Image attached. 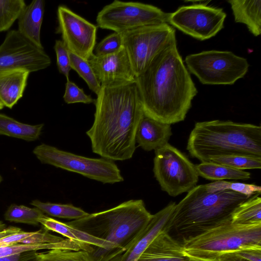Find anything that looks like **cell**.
Returning <instances> with one entry per match:
<instances>
[{
    "mask_svg": "<svg viewBox=\"0 0 261 261\" xmlns=\"http://www.w3.org/2000/svg\"><path fill=\"white\" fill-rule=\"evenodd\" d=\"M136 83L144 115L170 125L185 120L197 93L176 41L153 58Z\"/></svg>",
    "mask_w": 261,
    "mask_h": 261,
    "instance_id": "cell-1",
    "label": "cell"
},
{
    "mask_svg": "<svg viewBox=\"0 0 261 261\" xmlns=\"http://www.w3.org/2000/svg\"><path fill=\"white\" fill-rule=\"evenodd\" d=\"M94 104V121L86 132L92 151L113 161L132 158L137 129L144 115L136 81L101 86Z\"/></svg>",
    "mask_w": 261,
    "mask_h": 261,
    "instance_id": "cell-2",
    "label": "cell"
},
{
    "mask_svg": "<svg viewBox=\"0 0 261 261\" xmlns=\"http://www.w3.org/2000/svg\"><path fill=\"white\" fill-rule=\"evenodd\" d=\"M250 197L228 190L210 192L205 185L195 186L176 204L166 229L181 243L231 220L236 208Z\"/></svg>",
    "mask_w": 261,
    "mask_h": 261,
    "instance_id": "cell-3",
    "label": "cell"
},
{
    "mask_svg": "<svg viewBox=\"0 0 261 261\" xmlns=\"http://www.w3.org/2000/svg\"><path fill=\"white\" fill-rule=\"evenodd\" d=\"M187 149L201 162L229 155L261 158V127L229 120L198 122L189 135Z\"/></svg>",
    "mask_w": 261,
    "mask_h": 261,
    "instance_id": "cell-4",
    "label": "cell"
},
{
    "mask_svg": "<svg viewBox=\"0 0 261 261\" xmlns=\"http://www.w3.org/2000/svg\"><path fill=\"white\" fill-rule=\"evenodd\" d=\"M141 199L129 200L67 224L113 246L109 261L125 250L144 230L152 217Z\"/></svg>",
    "mask_w": 261,
    "mask_h": 261,
    "instance_id": "cell-5",
    "label": "cell"
},
{
    "mask_svg": "<svg viewBox=\"0 0 261 261\" xmlns=\"http://www.w3.org/2000/svg\"><path fill=\"white\" fill-rule=\"evenodd\" d=\"M181 244L193 259L219 261L222 256L247 249H261V224L242 225L231 220Z\"/></svg>",
    "mask_w": 261,
    "mask_h": 261,
    "instance_id": "cell-6",
    "label": "cell"
},
{
    "mask_svg": "<svg viewBox=\"0 0 261 261\" xmlns=\"http://www.w3.org/2000/svg\"><path fill=\"white\" fill-rule=\"evenodd\" d=\"M33 152L43 164L75 172L103 184H113L124 180L120 169L110 160L79 155L45 144L35 147Z\"/></svg>",
    "mask_w": 261,
    "mask_h": 261,
    "instance_id": "cell-7",
    "label": "cell"
},
{
    "mask_svg": "<svg viewBox=\"0 0 261 261\" xmlns=\"http://www.w3.org/2000/svg\"><path fill=\"white\" fill-rule=\"evenodd\" d=\"M185 62L189 71L205 85H232L246 74L249 67L246 59L228 51L191 54Z\"/></svg>",
    "mask_w": 261,
    "mask_h": 261,
    "instance_id": "cell-8",
    "label": "cell"
},
{
    "mask_svg": "<svg viewBox=\"0 0 261 261\" xmlns=\"http://www.w3.org/2000/svg\"><path fill=\"white\" fill-rule=\"evenodd\" d=\"M153 171L162 190L173 197L189 192L198 181L195 165L168 143L155 150Z\"/></svg>",
    "mask_w": 261,
    "mask_h": 261,
    "instance_id": "cell-9",
    "label": "cell"
},
{
    "mask_svg": "<svg viewBox=\"0 0 261 261\" xmlns=\"http://www.w3.org/2000/svg\"><path fill=\"white\" fill-rule=\"evenodd\" d=\"M170 13L140 2L115 0L98 13L97 26L121 33L139 28L169 23Z\"/></svg>",
    "mask_w": 261,
    "mask_h": 261,
    "instance_id": "cell-10",
    "label": "cell"
},
{
    "mask_svg": "<svg viewBox=\"0 0 261 261\" xmlns=\"http://www.w3.org/2000/svg\"><path fill=\"white\" fill-rule=\"evenodd\" d=\"M121 34L136 77L160 51L176 41L175 30L168 23L143 27Z\"/></svg>",
    "mask_w": 261,
    "mask_h": 261,
    "instance_id": "cell-11",
    "label": "cell"
},
{
    "mask_svg": "<svg viewBox=\"0 0 261 261\" xmlns=\"http://www.w3.org/2000/svg\"><path fill=\"white\" fill-rule=\"evenodd\" d=\"M226 17L221 8L194 4L180 7L170 13L169 23L197 39L204 40L223 28Z\"/></svg>",
    "mask_w": 261,
    "mask_h": 261,
    "instance_id": "cell-12",
    "label": "cell"
},
{
    "mask_svg": "<svg viewBox=\"0 0 261 261\" xmlns=\"http://www.w3.org/2000/svg\"><path fill=\"white\" fill-rule=\"evenodd\" d=\"M44 51L22 36L17 30L10 31L0 45V72L22 69L32 72L51 64Z\"/></svg>",
    "mask_w": 261,
    "mask_h": 261,
    "instance_id": "cell-13",
    "label": "cell"
},
{
    "mask_svg": "<svg viewBox=\"0 0 261 261\" xmlns=\"http://www.w3.org/2000/svg\"><path fill=\"white\" fill-rule=\"evenodd\" d=\"M57 18V33L68 50L88 60L96 46L97 26L64 5L58 7Z\"/></svg>",
    "mask_w": 261,
    "mask_h": 261,
    "instance_id": "cell-14",
    "label": "cell"
},
{
    "mask_svg": "<svg viewBox=\"0 0 261 261\" xmlns=\"http://www.w3.org/2000/svg\"><path fill=\"white\" fill-rule=\"evenodd\" d=\"M88 61L101 86H118L136 81V77L124 46L109 55L97 57L93 54Z\"/></svg>",
    "mask_w": 261,
    "mask_h": 261,
    "instance_id": "cell-15",
    "label": "cell"
},
{
    "mask_svg": "<svg viewBox=\"0 0 261 261\" xmlns=\"http://www.w3.org/2000/svg\"><path fill=\"white\" fill-rule=\"evenodd\" d=\"M175 202H170L152 215L142 233L122 252L110 261H138L140 256L156 237L166 228Z\"/></svg>",
    "mask_w": 261,
    "mask_h": 261,
    "instance_id": "cell-16",
    "label": "cell"
},
{
    "mask_svg": "<svg viewBox=\"0 0 261 261\" xmlns=\"http://www.w3.org/2000/svg\"><path fill=\"white\" fill-rule=\"evenodd\" d=\"M182 244L166 228L152 241L138 261H191Z\"/></svg>",
    "mask_w": 261,
    "mask_h": 261,
    "instance_id": "cell-17",
    "label": "cell"
},
{
    "mask_svg": "<svg viewBox=\"0 0 261 261\" xmlns=\"http://www.w3.org/2000/svg\"><path fill=\"white\" fill-rule=\"evenodd\" d=\"M172 134L170 124L144 115L137 129L136 142L144 150H155L168 143Z\"/></svg>",
    "mask_w": 261,
    "mask_h": 261,
    "instance_id": "cell-18",
    "label": "cell"
},
{
    "mask_svg": "<svg viewBox=\"0 0 261 261\" xmlns=\"http://www.w3.org/2000/svg\"><path fill=\"white\" fill-rule=\"evenodd\" d=\"M45 2L33 1L27 5L18 20V31L36 46L44 48L41 42V28L43 18Z\"/></svg>",
    "mask_w": 261,
    "mask_h": 261,
    "instance_id": "cell-19",
    "label": "cell"
},
{
    "mask_svg": "<svg viewBox=\"0 0 261 261\" xmlns=\"http://www.w3.org/2000/svg\"><path fill=\"white\" fill-rule=\"evenodd\" d=\"M30 72L22 69L0 72V101L11 109L23 95Z\"/></svg>",
    "mask_w": 261,
    "mask_h": 261,
    "instance_id": "cell-20",
    "label": "cell"
},
{
    "mask_svg": "<svg viewBox=\"0 0 261 261\" xmlns=\"http://www.w3.org/2000/svg\"><path fill=\"white\" fill-rule=\"evenodd\" d=\"M236 22L245 24L255 36L261 33L260 1H228Z\"/></svg>",
    "mask_w": 261,
    "mask_h": 261,
    "instance_id": "cell-21",
    "label": "cell"
},
{
    "mask_svg": "<svg viewBox=\"0 0 261 261\" xmlns=\"http://www.w3.org/2000/svg\"><path fill=\"white\" fill-rule=\"evenodd\" d=\"M43 124L30 125L20 122L3 114H0V135L34 141L41 135Z\"/></svg>",
    "mask_w": 261,
    "mask_h": 261,
    "instance_id": "cell-22",
    "label": "cell"
},
{
    "mask_svg": "<svg viewBox=\"0 0 261 261\" xmlns=\"http://www.w3.org/2000/svg\"><path fill=\"white\" fill-rule=\"evenodd\" d=\"M195 169L199 176L212 180H247L251 177V174L248 172L237 170L212 162H201L195 165Z\"/></svg>",
    "mask_w": 261,
    "mask_h": 261,
    "instance_id": "cell-23",
    "label": "cell"
},
{
    "mask_svg": "<svg viewBox=\"0 0 261 261\" xmlns=\"http://www.w3.org/2000/svg\"><path fill=\"white\" fill-rule=\"evenodd\" d=\"M57 248L70 249L75 250H84L88 251V244L73 241L68 239L51 244H28L16 243L9 246L0 247V258L19 254L27 251H38L43 249H53Z\"/></svg>",
    "mask_w": 261,
    "mask_h": 261,
    "instance_id": "cell-24",
    "label": "cell"
},
{
    "mask_svg": "<svg viewBox=\"0 0 261 261\" xmlns=\"http://www.w3.org/2000/svg\"><path fill=\"white\" fill-rule=\"evenodd\" d=\"M260 193H256L240 204L231 216L232 223L250 225L261 224Z\"/></svg>",
    "mask_w": 261,
    "mask_h": 261,
    "instance_id": "cell-25",
    "label": "cell"
},
{
    "mask_svg": "<svg viewBox=\"0 0 261 261\" xmlns=\"http://www.w3.org/2000/svg\"><path fill=\"white\" fill-rule=\"evenodd\" d=\"M30 204L50 216L69 220H77L87 216L89 213L72 204L43 202L33 200Z\"/></svg>",
    "mask_w": 261,
    "mask_h": 261,
    "instance_id": "cell-26",
    "label": "cell"
},
{
    "mask_svg": "<svg viewBox=\"0 0 261 261\" xmlns=\"http://www.w3.org/2000/svg\"><path fill=\"white\" fill-rule=\"evenodd\" d=\"M33 261H95L91 254L84 250L57 248L37 252Z\"/></svg>",
    "mask_w": 261,
    "mask_h": 261,
    "instance_id": "cell-27",
    "label": "cell"
},
{
    "mask_svg": "<svg viewBox=\"0 0 261 261\" xmlns=\"http://www.w3.org/2000/svg\"><path fill=\"white\" fill-rule=\"evenodd\" d=\"M43 215L44 213L37 207L12 204L5 212L4 218L9 222L38 225L39 219Z\"/></svg>",
    "mask_w": 261,
    "mask_h": 261,
    "instance_id": "cell-28",
    "label": "cell"
},
{
    "mask_svg": "<svg viewBox=\"0 0 261 261\" xmlns=\"http://www.w3.org/2000/svg\"><path fill=\"white\" fill-rule=\"evenodd\" d=\"M71 69L86 83L89 88L97 95L101 86L88 60L68 51Z\"/></svg>",
    "mask_w": 261,
    "mask_h": 261,
    "instance_id": "cell-29",
    "label": "cell"
},
{
    "mask_svg": "<svg viewBox=\"0 0 261 261\" xmlns=\"http://www.w3.org/2000/svg\"><path fill=\"white\" fill-rule=\"evenodd\" d=\"M26 6L23 0H0V32L11 27Z\"/></svg>",
    "mask_w": 261,
    "mask_h": 261,
    "instance_id": "cell-30",
    "label": "cell"
},
{
    "mask_svg": "<svg viewBox=\"0 0 261 261\" xmlns=\"http://www.w3.org/2000/svg\"><path fill=\"white\" fill-rule=\"evenodd\" d=\"M210 162L244 171L261 168V158L249 156L229 155L216 157L211 158Z\"/></svg>",
    "mask_w": 261,
    "mask_h": 261,
    "instance_id": "cell-31",
    "label": "cell"
},
{
    "mask_svg": "<svg viewBox=\"0 0 261 261\" xmlns=\"http://www.w3.org/2000/svg\"><path fill=\"white\" fill-rule=\"evenodd\" d=\"M207 191L214 192L223 190H231L247 197H251L256 193H260L261 187L254 184H248L225 180H219L205 184Z\"/></svg>",
    "mask_w": 261,
    "mask_h": 261,
    "instance_id": "cell-32",
    "label": "cell"
},
{
    "mask_svg": "<svg viewBox=\"0 0 261 261\" xmlns=\"http://www.w3.org/2000/svg\"><path fill=\"white\" fill-rule=\"evenodd\" d=\"M123 46L121 34L114 32L95 46L93 54L97 57L109 55L117 52Z\"/></svg>",
    "mask_w": 261,
    "mask_h": 261,
    "instance_id": "cell-33",
    "label": "cell"
},
{
    "mask_svg": "<svg viewBox=\"0 0 261 261\" xmlns=\"http://www.w3.org/2000/svg\"><path fill=\"white\" fill-rule=\"evenodd\" d=\"M65 102L68 104L83 103H94L95 99L91 95L86 94L83 90L69 80L65 84V90L63 95Z\"/></svg>",
    "mask_w": 261,
    "mask_h": 261,
    "instance_id": "cell-34",
    "label": "cell"
},
{
    "mask_svg": "<svg viewBox=\"0 0 261 261\" xmlns=\"http://www.w3.org/2000/svg\"><path fill=\"white\" fill-rule=\"evenodd\" d=\"M54 49L57 57V64L59 72L69 80V74L71 69L69 52L63 41L57 40Z\"/></svg>",
    "mask_w": 261,
    "mask_h": 261,
    "instance_id": "cell-35",
    "label": "cell"
},
{
    "mask_svg": "<svg viewBox=\"0 0 261 261\" xmlns=\"http://www.w3.org/2000/svg\"><path fill=\"white\" fill-rule=\"evenodd\" d=\"M65 239L53 235L44 228L36 231L32 236L22 240L18 243L28 244H41L56 243L63 241Z\"/></svg>",
    "mask_w": 261,
    "mask_h": 261,
    "instance_id": "cell-36",
    "label": "cell"
},
{
    "mask_svg": "<svg viewBox=\"0 0 261 261\" xmlns=\"http://www.w3.org/2000/svg\"><path fill=\"white\" fill-rule=\"evenodd\" d=\"M35 231L25 232L21 231L0 239V247H5L19 243L23 239L33 234Z\"/></svg>",
    "mask_w": 261,
    "mask_h": 261,
    "instance_id": "cell-37",
    "label": "cell"
},
{
    "mask_svg": "<svg viewBox=\"0 0 261 261\" xmlns=\"http://www.w3.org/2000/svg\"><path fill=\"white\" fill-rule=\"evenodd\" d=\"M37 251H27L0 258V261H33Z\"/></svg>",
    "mask_w": 261,
    "mask_h": 261,
    "instance_id": "cell-38",
    "label": "cell"
},
{
    "mask_svg": "<svg viewBox=\"0 0 261 261\" xmlns=\"http://www.w3.org/2000/svg\"><path fill=\"white\" fill-rule=\"evenodd\" d=\"M247 261H261V249H247L234 253Z\"/></svg>",
    "mask_w": 261,
    "mask_h": 261,
    "instance_id": "cell-39",
    "label": "cell"
},
{
    "mask_svg": "<svg viewBox=\"0 0 261 261\" xmlns=\"http://www.w3.org/2000/svg\"><path fill=\"white\" fill-rule=\"evenodd\" d=\"M21 231V229L19 227L13 226H9L0 231V239Z\"/></svg>",
    "mask_w": 261,
    "mask_h": 261,
    "instance_id": "cell-40",
    "label": "cell"
},
{
    "mask_svg": "<svg viewBox=\"0 0 261 261\" xmlns=\"http://www.w3.org/2000/svg\"><path fill=\"white\" fill-rule=\"evenodd\" d=\"M219 261H247L234 253H231L225 255L220 258Z\"/></svg>",
    "mask_w": 261,
    "mask_h": 261,
    "instance_id": "cell-41",
    "label": "cell"
},
{
    "mask_svg": "<svg viewBox=\"0 0 261 261\" xmlns=\"http://www.w3.org/2000/svg\"><path fill=\"white\" fill-rule=\"evenodd\" d=\"M6 228L5 224L3 223L2 222H0V231Z\"/></svg>",
    "mask_w": 261,
    "mask_h": 261,
    "instance_id": "cell-42",
    "label": "cell"
},
{
    "mask_svg": "<svg viewBox=\"0 0 261 261\" xmlns=\"http://www.w3.org/2000/svg\"><path fill=\"white\" fill-rule=\"evenodd\" d=\"M191 261H213V260H202V259H192Z\"/></svg>",
    "mask_w": 261,
    "mask_h": 261,
    "instance_id": "cell-43",
    "label": "cell"
},
{
    "mask_svg": "<svg viewBox=\"0 0 261 261\" xmlns=\"http://www.w3.org/2000/svg\"><path fill=\"white\" fill-rule=\"evenodd\" d=\"M4 107L3 104L0 101V110H2Z\"/></svg>",
    "mask_w": 261,
    "mask_h": 261,
    "instance_id": "cell-44",
    "label": "cell"
}]
</instances>
